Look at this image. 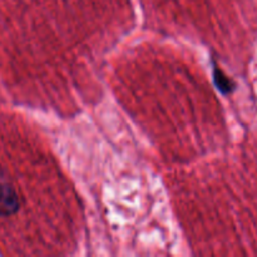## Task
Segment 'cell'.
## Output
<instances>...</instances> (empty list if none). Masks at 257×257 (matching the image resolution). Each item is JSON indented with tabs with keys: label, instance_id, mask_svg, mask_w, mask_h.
<instances>
[{
	"label": "cell",
	"instance_id": "cell-1",
	"mask_svg": "<svg viewBox=\"0 0 257 257\" xmlns=\"http://www.w3.org/2000/svg\"><path fill=\"white\" fill-rule=\"evenodd\" d=\"M20 207L19 196L8 181L0 177V217H9Z\"/></svg>",
	"mask_w": 257,
	"mask_h": 257
},
{
	"label": "cell",
	"instance_id": "cell-2",
	"mask_svg": "<svg viewBox=\"0 0 257 257\" xmlns=\"http://www.w3.org/2000/svg\"><path fill=\"white\" fill-rule=\"evenodd\" d=\"M213 80H215L216 87L223 94H230V93L235 90V83L231 79H228L227 75L220 68L216 67V65L213 67Z\"/></svg>",
	"mask_w": 257,
	"mask_h": 257
}]
</instances>
